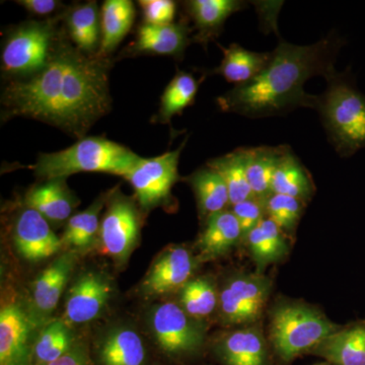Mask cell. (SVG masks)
Returning a JSON list of instances; mask_svg holds the SVG:
<instances>
[{
  "instance_id": "1",
  "label": "cell",
  "mask_w": 365,
  "mask_h": 365,
  "mask_svg": "<svg viewBox=\"0 0 365 365\" xmlns=\"http://www.w3.org/2000/svg\"><path fill=\"white\" fill-rule=\"evenodd\" d=\"M62 34L51 58L30 78L11 79L1 95L2 119L25 117L83 138L111 110V58L86 54Z\"/></svg>"
},
{
  "instance_id": "2",
  "label": "cell",
  "mask_w": 365,
  "mask_h": 365,
  "mask_svg": "<svg viewBox=\"0 0 365 365\" xmlns=\"http://www.w3.org/2000/svg\"><path fill=\"white\" fill-rule=\"evenodd\" d=\"M345 41L332 32L314 45L299 46L281 41L270 62L259 76L217 98L223 112L248 118L285 115L297 108L316 110L318 96L304 86L314 76L335 73V60Z\"/></svg>"
},
{
  "instance_id": "3",
  "label": "cell",
  "mask_w": 365,
  "mask_h": 365,
  "mask_svg": "<svg viewBox=\"0 0 365 365\" xmlns=\"http://www.w3.org/2000/svg\"><path fill=\"white\" fill-rule=\"evenodd\" d=\"M143 158L126 146L102 136H88L66 150L41 153L31 169L47 180L64 179L78 173H107L126 178Z\"/></svg>"
},
{
  "instance_id": "4",
  "label": "cell",
  "mask_w": 365,
  "mask_h": 365,
  "mask_svg": "<svg viewBox=\"0 0 365 365\" xmlns=\"http://www.w3.org/2000/svg\"><path fill=\"white\" fill-rule=\"evenodd\" d=\"M326 79L328 88L318 96L316 110L336 151L349 158L365 148V95L348 71Z\"/></svg>"
},
{
  "instance_id": "5",
  "label": "cell",
  "mask_w": 365,
  "mask_h": 365,
  "mask_svg": "<svg viewBox=\"0 0 365 365\" xmlns=\"http://www.w3.org/2000/svg\"><path fill=\"white\" fill-rule=\"evenodd\" d=\"M57 21H29L11 31L2 48V71L21 79L42 71L62 36Z\"/></svg>"
},
{
  "instance_id": "6",
  "label": "cell",
  "mask_w": 365,
  "mask_h": 365,
  "mask_svg": "<svg viewBox=\"0 0 365 365\" xmlns=\"http://www.w3.org/2000/svg\"><path fill=\"white\" fill-rule=\"evenodd\" d=\"M338 328L312 307L280 304L274 309L270 336L281 359L289 361L300 353L321 344Z\"/></svg>"
},
{
  "instance_id": "7",
  "label": "cell",
  "mask_w": 365,
  "mask_h": 365,
  "mask_svg": "<svg viewBox=\"0 0 365 365\" xmlns=\"http://www.w3.org/2000/svg\"><path fill=\"white\" fill-rule=\"evenodd\" d=\"M187 139L188 137L176 150L168 151L155 158H141L125 178L133 187L141 208L148 210L170 200L172 188L179 180L178 165Z\"/></svg>"
},
{
  "instance_id": "8",
  "label": "cell",
  "mask_w": 365,
  "mask_h": 365,
  "mask_svg": "<svg viewBox=\"0 0 365 365\" xmlns=\"http://www.w3.org/2000/svg\"><path fill=\"white\" fill-rule=\"evenodd\" d=\"M150 326L158 344L170 354L194 352L203 344V329L174 302L153 307Z\"/></svg>"
},
{
  "instance_id": "9",
  "label": "cell",
  "mask_w": 365,
  "mask_h": 365,
  "mask_svg": "<svg viewBox=\"0 0 365 365\" xmlns=\"http://www.w3.org/2000/svg\"><path fill=\"white\" fill-rule=\"evenodd\" d=\"M270 283L257 274L240 275L228 281L220 295V311L232 325L251 323L260 317L267 302Z\"/></svg>"
},
{
  "instance_id": "10",
  "label": "cell",
  "mask_w": 365,
  "mask_h": 365,
  "mask_svg": "<svg viewBox=\"0 0 365 365\" xmlns=\"http://www.w3.org/2000/svg\"><path fill=\"white\" fill-rule=\"evenodd\" d=\"M103 246L118 261L128 258L139 235V216L132 200L115 195L110 200L100 227Z\"/></svg>"
},
{
  "instance_id": "11",
  "label": "cell",
  "mask_w": 365,
  "mask_h": 365,
  "mask_svg": "<svg viewBox=\"0 0 365 365\" xmlns=\"http://www.w3.org/2000/svg\"><path fill=\"white\" fill-rule=\"evenodd\" d=\"M14 242L19 254L33 262L44 260L58 253L63 245L50 227L49 222L28 206L16 216Z\"/></svg>"
},
{
  "instance_id": "12",
  "label": "cell",
  "mask_w": 365,
  "mask_h": 365,
  "mask_svg": "<svg viewBox=\"0 0 365 365\" xmlns=\"http://www.w3.org/2000/svg\"><path fill=\"white\" fill-rule=\"evenodd\" d=\"M33 326L16 304L0 312V365H31L34 356Z\"/></svg>"
},
{
  "instance_id": "13",
  "label": "cell",
  "mask_w": 365,
  "mask_h": 365,
  "mask_svg": "<svg viewBox=\"0 0 365 365\" xmlns=\"http://www.w3.org/2000/svg\"><path fill=\"white\" fill-rule=\"evenodd\" d=\"M112 287L102 274L88 272L72 285L66 304V318L69 323L85 324L93 321L104 311Z\"/></svg>"
},
{
  "instance_id": "14",
  "label": "cell",
  "mask_w": 365,
  "mask_h": 365,
  "mask_svg": "<svg viewBox=\"0 0 365 365\" xmlns=\"http://www.w3.org/2000/svg\"><path fill=\"white\" fill-rule=\"evenodd\" d=\"M190 28L186 21L170 25L155 26L143 24L137 30L135 41L128 48L132 55L148 54L172 56L182 59L190 43Z\"/></svg>"
},
{
  "instance_id": "15",
  "label": "cell",
  "mask_w": 365,
  "mask_h": 365,
  "mask_svg": "<svg viewBox=\"0 0 365 365\" xmlns=\"http://www.w3.org/2000/svg\"><path fill=\"white\" fill-rule=\"evenodd\" d=\"M194 266L193 257L188 250L182 247L169 250L155 262L144 279V294H165L182 288L191 277Z\"/></svg>"
},
{
  "instance_id": "16",
  "label": "cell",
  "mask_w": 365,
  "mask_h": 365,
  "mask_svg": "<svg viewBox=\"0 0 365 365\" xmlns=\"http://www.w3.org/2000/svg\"><path fill=\"white\" fill-rule=\"evenodd\" d=\"M184 6L197 31L192 41L206 46L220 35L227 18L244 9L247 4L239 0H191Z\"/></svg>"
},
{
  "instance_id": "17",
  "label": "cell",
  "mask_w": 365,
  "mask_h": 365,
  "mask_svg": "<svg viewBox=\"0 0 365 365\" xmlns=\"http://www.w3.org/2000/svg\"><path fill=\"white\" fill-rule=\"evenodd\" d=\"M25 205L49 222H62L71 218L74 200L64 179L47 180L26 193Z\"/></svg>"
},
{
  "instance_id": "18",
  "label": "cell",
  "mask_w": 365,
  "mask_h": 365,
  "mask_svg": "<svg viewBox=\"0 0 365 365\" xmlns=\"http://www.w3.org/2000/svg\"><path fill=\"white\" fill-rule=\"evenodd\" d=\"M135 14V6L130 0H107L104 2L101 9L98 54L110 57L130 32Z\"/></svg>"
},
{
  "instance_id": "19",
  "label": "cell",
  "mask_w": 365,
  "mask_h": 365,
  "mask_svg": "<svg viewBox=\"0 0 365 365\" xmlns=\"http://www.w3.org/2000/svg\"><path fill=\"white\" fill-rule=\"evenodd\" d=\"M220 48L223 52L222 63L209 74H220L235 86L248 83L259 76L272 57V52L249 51L235 43L227 48Z\"/></svg>"
},
{
  "instance_id": "20",
  "label": "cell",
  "mask_w": 365,
  "mask_h": 365,
  "mask_svg": "<svg viewBox=\"0 0 365 365\" xmlns=\"http://www.w3.org/2000/svg\"><path fill=\"white\" fill-rule=\"evenodd\" d=\"M241 239V227L232 211L222 210L208 216L198 242L201 257L213 259L222 256Z\"/></svg>"
},
{
  "instance_id": "21",
  "label": "cell",
  "mask_w": 365,
  "mask_h": 365,
  "mask_svg": "<svg viewBox=\"0 0 365 365\" xmlns=\"http://www.w3.org/2000/svg\"><path fill=\"white\" fill-rule=\"evenodd\" d=\"M67 33L74 46L86 54H96L100 48L101 13L97 2L78 4L63 11ZM101 41V40H100Z\"/></svg>"
},
{
  "instance_id": "22",
  "label": "cell",
  "mask_w": 365,
  "mask_h": 365,
  "mask_svg": "<svg viewBox=\"0 0 365 365\" xmlns=\"http://www.w3.org/2000/svg\"><path fill=\"white\" fill-rule=\"evenodd\" d=\"M73 265V256L71 254L63 255L53 262L36 279L33 300L41 313L47 314L56 309Z\"/></svg>"
},
{
  "instance_id": "23",
  "label": "cell",
  "mask_w": 365,
  "mask_h": 365,
  "mask_svg": "<svg viewBox=\"0 0 365 365\" xmlns=\"http://www.w3.org/2000/svg\"><path fill=\"white\" fill-rule=\"evenodd\" d=\"M249 155L250 148H241L207 163L227 185L230 205L255 197L248 179Z\"/></svg>"
},
{
  "instance_id": "24",
  "label": "cell",
  "mask_w": 365,
  "mask_h": 365,
  "mask_svg": "<svg viewBox=\"0 0 365 365\" xmlns=\"http://www.w3.org/2000/svg\"><path fill=\"white\" fill-rule=\"evenodd\" d=\"M316 348L333 364L365 365V325L338 330Z\"/></svg>"
},
{
  "instance_id": "25",
  "label": "cell",
  "mask_w": 365,
  "mask_h": 365,
  "mask_svg": "<svg viewBox=\"0 0 365 365\" xmlns=\"http://www.w3.org/2000/svg\"><path fill=\"white\" fill-rule=\"evenodd\" d=\"M314 192L311 175L287 145L274 174L272 193L304 200L313 195Z\"/></svg>"
},
{
  "instance_id": "26",
  "label": "cell",
  "mask_w": 365,
  "mask_h": 365,
  "mask_svg": "<svg viewBox=\"0 0 365 365\" xmlns=\"http://www.w3.org/2000/svg\"><path fill=\"white\" fill-rule=\"evenodd\" d=\"M220 356L227 365H266V345L258 331H237L227 336L220 345Z\"/></svg>"
},
{
  "instance_id": "27",
  "label": "cell",
  "mask_w": 365,
  "mask_h": 365,
  "mask_svg": "<svg viewBox=\"0 0 365 365\" xmlns=\"http://www.w3.org/2000/svg\"><path fill=\"white\" fill-rule=\"evenodd\" d=\"M203 79H197L190 72L178 71L163 91L155 122L170 125L173 117L182 115L186 108L193 105Z\"/></svg>"
},
{
  "instance_id": "28",
  "label": "cell",
  "mask_w": 365,
  "mask_h": 365,
  "mask_svg": "<svg viewBox=\"0 0 365 365\" xmlns=\"http://www.w3.org/2000/svg\"><path fill=\"white\" fill-rule=\"evenodd\" d=\"M287 145L250 148L248 179L255 197L266 200L272 194L274 174Z\"/></svg>"
},
{
  "instance_id": "29",
  "label": "cell",
  "mask_w": 365,
  "mask_h": 365,
  "mask_svg": "<svg viewBox=\"0 0 365 365\" xmlns=\"http://www.w3.org/2000/svg\"><path fill=\"white\" fill-rule=\"evenodd\" d=\"M100 359L103 365H143L145 348L135 331L119 329L101 345Z\"/></svg>"
},
{
  "instance_id": "30",
  "label": "cell",
  "mask_w": 365,
  "mask_h": 365,
  "mask_svg": "<svg viewBox=\"0 0 365 365\" xmlns=\"http://www.w3.org/2000/svg\"><path fill=\"white\" fill-rule=\"evenodd\" d=\"M189 182L195 192L199 210L206 218L225 210V206L230 204L227 185L208 165L192 174Z\"/></svg>"
},
{
  "instance_id": "31",
  "label": "cell",
  "mask_w": 365,
  "mask_h": 365,
  "mask_svg": "<svg viewBox=\"0 0 365 365\" xmlns=\"http://www.w3.org/2000/svg\"><path fill=\"white\" fill-rule=\"evenodd\" d=\"M254 260L260 266L277 262L287 253L283 230L269 218L263 220L246 237Z\"/></svg>"
},
{
  "instance_id": "32",
  "label": "cell",
  "mask_w": 365,
  "mask_h": 365,
  "mask_svg": "<svg viewBox=\"0 0 365 365\" xmlns=\"http://www.w3.org/2000/svg\"><path fill=\"white\" fill-rule=\"evenodd\" d=\"M72 349V336L64 322H53L34 344V356L41 365L51 364Z\"/></svg>"
},
{
  "instance_id": "33",
  "label": "cell",
  "mask_w": 365,
  "mask_h": 365,
  "mask_svg": "<svg viewBox=\"0 0 365 365\" xmlns=\"http://www.w3.org/2000/svg\"><path fill=\"white\" fill-rule=\"evenodd\" d=\"M103 206L104 199H98L86 210L71 216L67 222L62 244L74 248H85L91 245L101 227L98 217Z\"/></svg>"
},
{
  "instance_id": "34",
  "label": "cell",
  "mask_w": 365,
  "mask_h": 365,
  "mask_svg": "<svg viewBox=\"0 0 365 365\" xmlns=\"http://www.w3.org/2000/svg\"><path fill=\"white\" fill-rule=\"evenodd\" d=\"M180 302L182 309L192 318H203L215 311L217 295L212 283L207 278L189 280L181 288Z\"/></svg>"
},
{
  "instance_id": "35",
  "label": "cell",
  "mask_w": 365,
  "mask_h": 365,
  "mask_svg": "<svg viewBox=\"0 0 365 365\" xmlns=\"http://www.w3.org/2000/svg\"><path fill=\"white\" fill-rule=\"evenodd\" d=\"M266 215L284 232L294 230L304 209L302 199L271 194L265 200Z\"/></svg>"
},
{
  "instance_id": "36",
  "label": "cell",
  "mask_w": 365,
  "mask_h": 365,
  "mask_svg": "<svg viewBox=\"0 0 365 365\" xmlns=\"http://www.w3.org/2000/svg\"><path fill=\"white\" fill-rule=\"evenodd\" d=\"M232 212L240 223L242 239H246L247 235L265 218V200L252 197L232 205Z\"/></svg>"
},
{
  "instance_id": "37",
  "label": "cell",
  "mask_w": 365,
  "mask_h": 365,
  "mask_svg": "<svg viewBox=\"0 0 365 365\" xmlns=\"http://www.w3.org/2000/svg\"><path fill=\"white\" fill-rule=\"evenodd\" d=\"M139 6L143 14L144 24L163 26L174 23L177 4L172 0H141Z\"/></svg>"
},
{
  "instance_id": "38",
  "label": "cell",
  "mask_w": 365,
  "mask_h": 365,
  "mask_svg": "<svg viewBox=\"0 0 365 365\" xmlns=\"http://www.w3.org/2000/svg\"><path fill=\"white\" fill-rule=\"evenodd\" d=\"M16 4L26 9L29 13L40 16H50L57 13L63 6L61 2L56 0H20L16 1Z\"/></svg>"
},
{
  "instance_id": "39",
  "label": "cell",
  "mask_w": 365,
  "mask_h": 365,
  "mask_svg": "<svg viewBox=\"0 0 365 365\" xmlns=\"http://www.w3.org/2000/svg\"><path fill=\"white\" fill-rule=\"evenodd\" d=\"M44 365H88V364L86 355L78 348H74L63 356L60 357L59 359L55 360L51 364Z\"/></svg>"
},
{
  "instance_id": "40",
  "label": "cell",
  "mask_w": 365,
  "mask_h": 365,
  "mask_svg": "<svg viewBox=\"0 0 365 365\" xmlns=\"http://www.w3.org/2000/svg\"><path fill=\"white\" fill-rule=\"evenodd\" d=\"M319 365H321V364H319Z\"/></svg>"
}]
</instances>
